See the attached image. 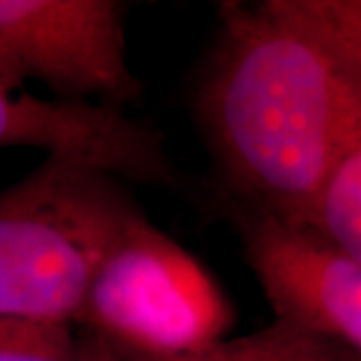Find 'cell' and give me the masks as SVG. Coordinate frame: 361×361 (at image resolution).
Instances as JSON below:
<instances>
[{"label":"cell","instance_id":"cell-4","mask_svg":"<svg viewBox=\"0 0 361 361\" xmlns=\"http://www.w3.org/2000/svg\"><path fill=\"white\" fill-rule=\"evenodd\" d=\"M125 4L0 0V78L49 87L68 103L121 109L141 94L127 61Z\"/></svg>","mask_w":361,"mask_h":361},{"label":"cell","instance_id":"cell-3","mask_svg":"<svg viewBox=\"0 0 361 361\" xmlns=\"http://www.w3.org/2000/svg\"><path fill=\"white\" fill-rule=\"evenodd\" d=\"M77 323L121 353L177 357L221 341L233 310L209 271L141 215L103 259Z\"/></svg>","mask_w":361,"mask_h":361},{"label":"cell","instance_id":"cell-10","mask_svg":"<svg viewBox=\"0 0 361 361\" xmlns=\"http://www.w3.org/2000/svg\"><path fill=\"white\" fill-rule=\"evenodd\" d=\"M0 361H92L71 325L0 317Z\"/></svg>","mask_w":361,"mask_h":361},{"label":"cell","instance_id":"cell-11","mask_svg":"<svg viewBox=\"0 0 361 361\" xmlns=\"http://www.w3.org/2000/svg\"><path fill=\"white\" fill-rule=\"evenodd\" d=\"M89 345L92 361H125V357L121 353H116L115 349L109 348L99 337L92 336V339H89Z\"/></svg>","mask_w":361,"mask_h":361},{"label":"cell","instance_id":"cell-1","mask_svg":"<svg viewBox=\"0 0 361 361\" xmlns=\"http://www.w3.org/2000/svg\"><path fill=\"white\" fill-rule=\"evenodd\" d=\"M199 113L243 209L310 229L325 180L361 130V89L271 0L225 2Z\"/></svg>","mask_w":361,"mask_h":361},{"label":"cell","instance_id":"cell-7","mask_svg":"<svg viewBox=\"0 0 361 361\" xmlns=\"http://www.w3.org/2000/svg\"><path fill=\"white\" fill-rule=\"evenodd\" d=\"M121 355L125 361H349L341 345L281 319H275L261 331L235 339H221L209 348L187 355Z\"/></svg>","mask_w":361,"mask_h":361},{"label":"cell","instance_id":"cell-6","mask_svg":"<svg viewBox=\"0 0 361 361\" xmlns=\"http://www.w3.org/2000/svg\"><path fill=\"white\" fill-rule=\"evenodd\" d=\"M13 147L40 149L125 183H175L161 139L121 109L16 94L0 78V149Z\"/></svg>","mask_w":361,"mask_h":361},{"label":"cell","instance_id":"cell-9","mask_svg":"<svg viewBox=\"0 0 361 361\" xmlns=\"http://www.w3.org/2000/svg\"><path fill=\"white\" fill-rule=\"evenodd\" d=\"M323 44L361 89V0H271Z\"/></svg>","mask_w":361,"mask_h":361},{"label":"cell","instance_id":"cell-5","mask_svg":"<svg viewBox=\"0 0 361 361\" xmlns=\"http://www.w3.org/2000/svg\"><path fill=\"white\" fill-rule=\"evenodd\" d=\"M245 257L275 310L361 355V265L322 235L249 209L239 211Z\"/></svg>","mask_w":361,"mask_h":361},{"label":"cell","instance_id":"cell-8","mask_svg":"<svg viewBox=\"0 0 361 361\" xmlns=\"http://www.w3.org/2000/svg\"><path fill=\"white\" fill-rule=\"evenodd\" d=\"M310 229L361 265V130L325 180Z\"/></svg>","mask_w":361,"mask_h":361},{"label":"cell","instance_id":"cell-2","mask_svg":"<svg viewBox=\"0 0 361 361\" xmlns=\"http://www.w3.org/2000/svg\"><path fill=\"white\" fill-rule=\"evenodd\" d=\"M141 215L125 180L47 157L0 191V317L77 323L103 259Z\"/></svg>","mask_w":361,"mask_h":361}]
</instances>
